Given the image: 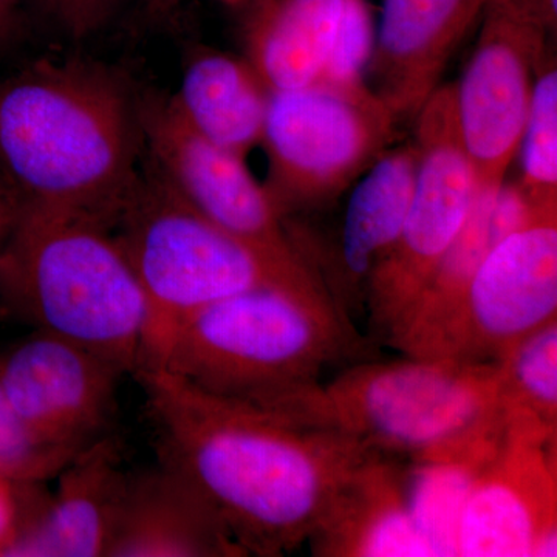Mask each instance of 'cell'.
<instances>
[{"label":"cell","mask_w":557,"mask_h":557,"mask_svg":"<svg viewBox=\"0 0 557 557\" xmlns=\"http://www.w3.org/2000/svg\"><path fill=\"white\" fill-rule=\"evenodd\" d=\"M3 557H106L129 474L109 434L95 440L57 475Z\"/></svg>","instance_id":"16"},{"label":"cell","mask_w":557,"mask_h":557,"mask_svg":"<svg viewBox=\"0 0 557 557\" xmlns=\"http://www.w3.org/2000/svg\"><path fill=\"white\" fill-rule=\"evenodd\" d=\"M0 293L39 332L137 373L148 361V299L112 228L97 220L14 209Z\"/></svg>","instance_id":"4"},{"label":"cell","mask_w":557,"mask_h":557,"mask_svg":"<svg viewBox=\"0 0 557 557\" xmlns=\"http://www.w3.org/2000/svg\"><path fill=\"white\" fill-rule=\"evenodd\" d=\"M28 0H25L27 3ZM65 35L84 39L102 27L126 0H30Z\"/></svg>","instance_id":"26"},{"label":"cell","mask_w":557,"mask_h":557,"mask_svg":"<svg viewBox=\"0 0 557 557\" xmlns=\"http://www.w3.org/2000/svg\"><path fill=\"white\" fill-rule=\"evenodd\" d=\"M507 428L557 438V318L496 361Z\"/></svg>","instance_id":"22"},{"label":"cell","mask_w":557,"mask_h":557,"mask_svg":"<svg viewBox=\"0 0 557 557\" xmlns=\"http://www.w3.org/2000/svg\"><path fill=\"white\" fill-rule=\"evenodd\" d=\"M106 557H248L218 512L177 472L129 475Z\"/></svg>","instance_id":"18"},{"label":"cell","mask_w":557,"mask_h":557,"mask_svg":"<svg viewBox=\"0 0 557 557\" xmlns=\"http://www.w3.org/2000/svg\"><path fill=\"white\" fill-rule=\"evenodd\" d=\"M260 409L417 467L478 471L507 431L496 362L366 361Z\"/></svg>","instance_id":"3"},{"label":"cell","mask_w":557,"mask_h":557,"mask_svg":"<svg viewBox=\"0 0 557 557\" xmlns=\"http://www.w3.org/2000/svg\"><path fill=\"white\" fill-rule=\"evenodd\" d=\"M42 497L38 485H17L0 479V557L5 555Z\"/></svg>","instance_id":"27"},{"label":"cell","mask_w":557,"mask_h":557,"mask_svg":"<svg viewBox=\"0 0 557 557\" xmlns=\"http://www.w3.org/2000/svg\"><path fill=\"white\" fill-rule=\"evenodd\" d=\"M14 220V205L10 197L0 188V256L5 247L7 237H9L11 226Z\"/></svg>","instance_id":"30"},{"label":"cell","mask_w":557,"mask_h":557,"mask_svg":"<svg viewBox=\"0 0 557 557\" xmlns=\"http://www.w3.org/2000/svg\"><path fill=\"white\" fill-rule=\"evenodd\" d=\"M24 7L25 0H0V46L20 33Z\"/></svg>","instance_id":"28"},{"label":"cell","mask_w":557,"mask_h":557,"mask_svg":"<svg viewBox=\"0 0 557 557\" xmlns=\"http://www.w3.org/2000/svg\"><path fill=\"white\" fill-rule=\"evenodd\" d=\"M145 152L126 81L90 61L42 60L0 83V182L14 209L113 230Z\"/></svg>","instance_id":"2"},{"label":"cell","mask_w":557,"mask_h":557,"mask_svg":"<svg viewBox=\"0 0 557 557\" xmlns=\"http://www.w3.org/2000/svg\"><path fill=\"white\" fill-rule=\"evenodd\" d=\"M518 182L479 186L463 228L428 278L416 302L391 335L388 346L405 351L445 317L467 289L490 249L522 226L536 211Z\"/></svg>","instance_id":"21"},{"label":"cell","mask_w":557,"mask_h":557,"mask_svg":"<svg viewBox=\"0 0 557 557\" xmlns=\"http://www.w3.org/2000/svg\"><path fill=\"white\" fill-rule=\"evenodd\" d=\"M518 156L520 188L534 205L557 203V62L552 46L534 78Z\"/></svg>","instance_id":"23"},{"label":"cell","mask_w":557,"mask_h":557,"mask_svg":"<svg viewBox=\"0 0 557 557\" xmlns=\"http://www.w3.org/2000/svg\"><path fill=\"white\" fill-rule=\"evenodd\" d=\"M124 373L39 330L0 357V388L17 413L42 437L75 450L108 434Z\"/></svg>","instance_id":"13"},{"label":"cell","mask_w":557,"mask_h":557,"mask_svg":"<svg viewBox=\"0 0 557 557\" xmlns=\"http://www.w3.org/2000/svg\"><path fill=\"white\" fill-rule=\"evenodd\" d=\"M348 0H251L242 11L245 58L270 91L321 79Z\"/></svg>","instance_id":"19"},{"label":"cell","mask_w":557,"mask_h":557,"mask_svg":"<svg viewBox=\"0 0 557 557\" xmlns=\"http://www.w3.org/2000/svg\"><path fill=\"white\" fill-rule=\"evenodd\" d=\"M490 0H383L369 89L398 124H413Z\"/></svg>","instance_id":"15"},{"label":"cell","mask_w":557,"mask_h":557,"mask_svg":"<svg viewBox=\"0 0 557 557\" xmlns=\"http://www.w3.org/2000/svg\"><path fill=\"white\" fill-rule=\"evenodd\" d=\"M418 166L397 240L370 273L369 325L376 339L401 324L421 288L467 222L479 182L458 127L456 83L440 84L418 112Z\"/></svg>","instance_id":"8"},{"label":"cell","mask_w":557,"mask_h":557,"mask_svg":"<svg viewBox=\"0 0 557 557\" xmlns=\"http://www.w3.org/2000/svg\"><path fill=\"white\" fill-rule=\"evenodd\" d=\"M366 351V339L329 302L267 285L186 319L148 368L263 408L319 383L332 362Z\"/></svg>","instance_id":"5"},{"label":"cell","mask_w":557,"mask_h":557,"mask_svg":"<svg viewBox=\"0 0 557 557\" xmlns=\"http://www.w3.org/2000/svg\"><path fill=\"white\" fill-rule=\"evenodd\" d=\"M137 376L161 467L199 491L248 556H284L309 542L355 471L379 454L339 432L208 394L157 366Z\"/></svg>","instance_id":"1"},{"label":"cell","mask_w":557,"mask_h":557,"mask_svg":"<svg viewBox=\"0 0 557 557\" xmlns=\"http://www.w3.org/2000/svg\"><path fill=\"white\" fill-rule=\"evenodd\" d=\"M171 100L190 129L240 159L262 141L270 90L247 58L199 47Z\"/></svg>","instance_id":"20"},{"label":"cell","mask_w":557,"mask_h":557,"mask_svg":"<svg viewBox=\"0 0 557 557\" xmlns=\"http://www.w3.org/2000/svg\"><path fill=\"white\" fill-rule=\"evenodd\" d=\"M79 453L42 437L0 388V479L17 485H40L57 478Z\"/></svg>","instance_id":"24"},{"label":"cell","mask_w":557,"mask_h":557,"mask_svg":"<svg viewBox=\"0 0 557 557\" xmlns=\"http://www.w3.org/2000/svg\"><path fill=\"white\" fill-rule=\"evenodd\" d=\"M149 13L152 14H164L168 11L175 10L182 3L190 2V0H139ZM211 2L223 3L226 7H233V9L242 10L245 5H248L251 0H211Z\"/></svg>","instance_id":"29"},{"label":"cell","mask_w":557,"mask_h":557,"mask_svg":"<svg viewBox=\"0 0 557 557\" xmlns=\"http://www.w3.org/2000/svg\"><path fill=\"white\" fill-rule=\"evenodd\" d=\"M113 230L148 299L145 368L182 322L247 289L274 285L332 306L324 289L289 276L205 219L152 166Z\"/></svg>","instance_id":"6"},{"label":"cell","mask_w":557,"mask_h":557,"mask_svg":"<svg viewBox=\"0 0 557 557\" xmlns=\"http://www.w3.org/2000/svg\"><path fill=\"white\" fill-rule=\"evenodd\" d=\"M557 318V203L497 242L453 309L403 354L496 362Z\"/></svg>","instance_id":"9"},{"label":"cell","mask_w":557,"mask_h":557,"mask_svg":"<svg viewBox=\"0 0 557 557\" xmlns=\"http://www.w3.org/2000/svg\"><path fill=\"white\" fill-rule=\"evenodd\" d=\"M375 33L368 0H348L338 36L318 84L346 90L369 87L366 75L375 49Z\"/></svg>","instance_id":"25"},{"label":"cell","mask_w":557,"mask_h":557,"mask_svg":"<svg viewBox=\"0 0 557 557\" xmlns=\"http://www.w3.org/2000/svg\"><path fill=\"white\" fill-rule=\"evenodd\" d=\"M416 143L391 146L355 182L335 239L321 247L298 248L333 309L350 327L366 307L370 273L397 240L412 199Z\"/></svg>","instance_id":"14"},{"label":"cell","mask_w":557,"mask_h":557,"mask_svg":"<svg viewBox=\"0 0 557 557\" xmlns=\"http://www.w3.org/2000/svg\"><path fill=\"white\" fill-rule=\"evenodd\" d=\"M454 556H557V440L507 428L458 505Z\"/></svg>","instance_id":"12"},{"label":"cell","mask_w":557,"mask_h":557,"mask_svg":"<svg viewBox=\"0 0 557 557\" xmlns=\"http://www.w3.org/2000/svg\"><path fill=\"white\" fill-rule=\"evenodd\" d=\"M397 127L369 87L270 91L260 146L269 159L265 189L282 218L338 199L391 148Z\"/></svg>","instance_id":"7"},{"label":"cell","mask_w":557,"mask_h":557,"mask_svg":"<svg viewBox=\"0 0 557 557\" xmlns=\"http://www.w3.org/2000/svg\"><path fill=\"white\" fill-rule=\"evenodd\" d=\"M478 46L456 83L458 127L479 186H498L518 157L539 64L552 32L556 0H490Z\"/></svg>","instance_id":"10"},{"label":"cell","mask_w":557,"mask_h":557,"mask_svg":"<svg viewBox=\"0 0 557 557\" xmlns=\"http://www.w3.org/2000/svg\"><path fill=\"white\" fill-rule=\"evenodd\" d=\"M138 112L150 166L174 193L277 269L324 289L300 258L284 218L245 159L190 129L171 98L149 95L138 101Z\"/></svg>","instance_id":"11"},{"label":"cell","mask_w":557,"mask_h":557,"mask_svg":"<svg viewBox=\"0 0 557 557\" xmlns=\"http://www.w3.org/2000/svg\"><path fill=\"white\" fill-rule=\"evenodd\" d=\"M309 544L318 557L445 556L418 512L412 469L380 453L355 471Z\"/></svg>","instance_id":"17"}]
</instances>
